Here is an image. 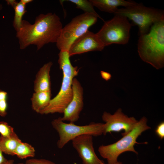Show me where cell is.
Here are the masks:
<instances>
[{"label":"cell","instance_id":"obj_1","mask_svg":"<svg viewBox=\"0 0 164 164\" xmlns=\"http://www.w3.org/2000/svg\"><path fill=\"white\" fill-rule=\"evenodd\" d=\"M62 28L59 17L52 13L40 14L36 17L33 24L22 20L16 33L20 48L23 50L34 45L39 50L46 44L56 43Z\"/></svg>","mask_w":164,"mask_h":164},{"label":"cell","instance_id":"obj_2","mask_svg":"<svg viewBox=\"0 0 164 164\" xmlns=\"http://www.w3.org/2000/svg\"><path fill=\"white\" fill-rule=\"evenodd\" d=\"M138 51L144 62L159 69L164 64V20L153 25L148 33L139 36Z\"/></svg>","mask_w":164,"mask_h":164},{"label":"cell","instance_id":"obj_3","mask_svg":"<svg viewBox=\"0 0 164 164\" xmlns=\"http://www.w3.org/2000/svg\"><path fill=\"white\" fill-rule=\"evenodd\" d=\"M147 122L146 118L143 117L130 132L120 140L113 144L100 146L98 151L100 155L107 160L108 164H114L118 162V157L123 152L130 151L138 154L134 146L135 144L139 143L137 139L142 133L150 129Z\"/></svg>","mask_w":164,"mask_h":164},{"label":"cell","instance_id":"obj_4","mask_svg":"<svg viewBox=\"0 0 164 164\" xmlns=\"http://www.w3.org/2000/svg\"><path fill=\"white\" fill-rule=\"evenodd\" d=\"M114 14L124 16L131 20L138 26L139 36L148 33L154 24L164 20L163 11L145 6L141 4L118 8Z\"/></svg>","mask_w":164,"mask_h":164},{"label":"cell","instance_id":"obj_5","mask_svg":"<svg viewBox=\"0 0 164 164\" xmlns=\"http://www.w3.org/2000/svg\"><path fill=\"white\" fill-rule=\"evenodd\" d=\"M99 18V15L85 13L77 16L69 23L63 27L56 42L57 48L60 51H67L73 42L80 37L95 24Z\"/></svg>","mask_w":164,"mask_h":164},{"label":"cell","instance_id":"obj_6","mask_svg":"<svg viewBox=\"0 0 164 164\" xmlns=\"http://www.w3.org/2000/svg\"><path fill=\"white\" fill-rule=\"evenodd\" d=\"M107 21L96 34L103 46L113 44L124 45L128 43L132 24L126 17L114 15Z\"/></svg>","mask_w":164,"mask_h":164},{"label":"cell","instance_id":"obj_7","mask_svg":"<svg viewBox=\"0 0 164 164\" xmlns=\"http://www.w3.org/2000/svg\"><path fill=\"white\" fill-rule=\"evenodd\" d=\"M51 125L59 135L57 145L60 149L78 136L86 134L97 136L103 134L104 130V123L92 122L87 125L80 126L73 122L65 123L61 117L53 119Z\"/></svg>","mask_w":164,"mask_h":164},{"label":"cell","instance_id":"obj_8","mask_svg":"<svg viewBox=\"0 0 164 164\" xmlns=\"http://www.w3.org/2000/svg\"><path fill=\"white\" fill-rule=\"evenodd\" d=\"M104 123L103 134L108 133L119 132L122 131L124 136L130 132L135 126L138 121L134 117H128L124 114L121 108H119L113 114L104 111L102 116Z\"/></svg>","mask_w":164,"mask_h":164},{"label":"cell","instance_id":"obj_9","mask_svg":"<svg viewBox=\"0 0 164 164\" xmlns=\"http://www.w3.org/2000/svg\"><path fill=\"white\" fill-rule=\"evenodd\" d=\"M73 78L63 75L62 84L58 93L53 99H51L48 105L39 114H47L55 113H63L73 97L72 84Z\"/></svg>","mask_w":164,"mask_h":164},{"label":"cell","instance_id":"obj_10","mask_svg":"<svg viewBox=\"0 0 164 164\" xmlns=\"http://www.w3.org/2000/svg\"><path fill=\"white\" fill-rule=\"evenodd\" d=\"M72 141L73 147L81 159L83 164H105L98 158L95 152L92 136L83 135Z\"/></svg>","mask_w":164,"mask_h":164},{"label":"cell","instance_id":"obj_11","mask_svg":"<svg viewBox=\"0 0 164 164\" xmlns=\"http://www.w3.org/2000/svg\"><path fill=\"white\" fill-rule=\"evenodd\" d=\"M72 88L73 95L72 99L65 109L61 118L63 121L74 123L78 121L83 106V89L80 83L76 78L72 80Z\"/></svg>","mask_w":164,"mask_h":164},{"label":"cell","instance_id":"obj_12","mask_svg":"<svg viewBox=\"0 0 164 164\" xmlns=\"http://www.w3.org/2000/svg\"><path fill=\"white\" fill-rule=\"evenodd\" d=\"M104 47L96 33L88 30L73 42L68 52L70 57L89 51H101Z\"/></svg>","mask_w":164,"mask_h":164},{"label":"cell","instance_id":"obj_13","mask_svg":"<svg viewBox=\"0 0 164 164\" xmlns=\"http://www.w3.org/2000/svg\"><path fill=\"white\" fill-rule=\"evenodd\" d=\"M52 62L44 64L39 69L34 81L35 92L51 91L50 72Z\"/></svg>","mask_w":164,"mask_h":164},{"label":"cell","instance_id":"obj_14","mask_svg":"<svg viewBox=\"0 0 164 164\" xmlns=\"http://www.w3.org/2000/svg\"><path fill=\"white\" fill-rule=\"evenodd\" d=\"M94 6L101 11L114 13L118 7H126L137 5L133 1L124 0H90Z\"/></svg>","mask_w":164,"mask_h":164},{"label":"cell","instance_id":"obj_15","mask_svg":"<svg viewBox=\"0 0 164 164\" xmlns=\"http://www.w3.org/2000/svg\"><path fill=\"white\" fill-rule=\"evenodd\" d=\"M58 56V62L63 75L75 78L78 74L79 69L77 67H73L72 65L68 51H60Z\"/></svg>","mask_w":164,"mask_h":164},{"label":"cell","instance_id":"obj_16","mask_svg":"<svg viewBox=\"0 0 164 164\" xmlns=\"http://www.w3.org/2000/svg\"><path fill=\"white\" fill-rule=\"evenodd\" d=\"M51 95V91L35 92L31 98L32 109L39 113L48 105Z\"/></svg>","mask_w":164,"mask_h":164},{"label":"cell","instance_id":"obj_17","mask_svg":"<svg viewBox=\"0 0 164 164\" xmlns=\"http://www.w3.org/2000/svg\"><path fill=\"white\" fill-rule=\"evenodd\" d=\"M21 141L15 133L9 138L0 136V145L2 150L3 153L8 155H15V150Z\"/></svg>","mask_w":164,"mask_h":164},{"label":"cell","instance_id":"obj_18","mask_svg":"<svg viewBox=\"0 0 164 164\" xmlns=\"http://www.w3.org/2000/svg\"><path fill=\"white\" fill-rule=\"evenodd\" d=\"M35 155L34 147L29 144L22 141L18 145L15 152V155L21 159L33 157Z\"/></svg>","mask_w":164,"mask_h":164},{"label":"cell","instance_id":"obj_19","mask_svg":"<svg viewBox=\"0 0 164 164\" xmlns=\"http://www.w3.org/2000/svg\"><path fill=\"white\" fill-rule=\"evenodd\" d=\"M26 5L21 2H17L13 7L15 11V15L13 26L16 32H18L21 27L22 22V18L26 12Z\"/></svg>","mask_w":164,"mask_h":164},{"label":"cell","instance_id":"obj_20","mask_svg":"<svg viewBox=\"0 0 164 164\" xmlns=\"http://www.w3.org/2000/svg\"><path fill=\"white\" fill-rule=\"evenodd\" d=\"M65 1L74 3L77 8L81 9L85 13L99 15L94 9V6L90 0H68Z\"/></svg>","mask_w":164,"mask_h":164},{"label":"cell","instance_id":"obj_21","mask_svg":"<svg viewBox=\"0 0 164 164\" xmlns=\"http://www.w3.org/2000/svg\"><path fill=\"white\" fill-rule=\"evenodd\" d=\"M15 132L14 128L6 122H0V136L5 138H9L12 136Z\"/></svg>","mask_w":164,"mask_h":164},{"label":"cell","instance_id":"obj_22","mask_svg":"<svg viewBox=\"0 0 164 164\" xmlns=\"http://www.w3.org/2000/svg\"><path fill=\"white\" fill-rule=\"evenodd\" d=\"M25 164H56L54 162L43 159H31L26 161Z\"/></svg>","mask_w":164,"mask_h":164},{"label":"cell","instance_id":"obj_23","mask_svg":"<svg viewBox=\"0 0 164 164\" xmlns=\"http://www.w3.org/2000/svg\"><path fill=\"white\" fill-rule=\"evenodd\" d=\"M7 108V99L0 100V116L3 117L6 115Z\"/></svg>","mask_w":164,"mask_h":164},{"label":"cell","instance_id":"obj_24","mask_svg":"<svg viewBox=\"0 0 164 164\" xmlns=\"http://www.w3.org/2000/svg\"><path fill=\"white\" fill-rule=\"evenodd\" d=\"M155 132L157 136L161 139L164 138V122L162 121L159 123L155 130Z\"/></svg>","mask_w":164,"mask_h":164},{"label":"cell","instance_id":"obj_25","mask_svg":"<svg viewBox=\"0 0 164 164\" xmlns=\"http://www.w3.org/2000/svg\"><path fill=\"white\" fill-rule=\"evenodd\" d=\"M3 152L0 145V164H2L7 160V159H5L3 156Z\"/></svg>","mask_w":164,"mask_h":164},{"label":"cell","instance_id":"obj_26","mask_svg":"<svg viewBox=\"0 0 164 164\" xmlns=\"http://www.w3.org/2000/svg\"><path fill=\"white\" fill-rule=\"evenodd\" d=\"M102 77L106 80H109L111 77V74L107 72L101 71V72Z\"/></svg>","mask_w":164,"mask_h":164},{"label":"cell","instance_id":"obj_27","mask_svg":"<svg viewBox=\"0 0 164 164\" xmlns=\"http://www.w3.org/2000/svg\"><path fill=\"white\" fill-rule=\"evenodd\" d=\"M7 99V93L6 92L0 90V100Z\"/></svg>","mask_w":164,"mask_h":164},{"label":"cell","instance_id":"obj_28","mask_svg":"<svg viewBox=\"0 0 164 164\" xmlns=\"http://www.w3.org/2000/svg\"><path fill=\"white\" fill-rule=\"evenodd\" d=\"M7 3L9 5H11L12 7L17 3V2L14 0H6Z\"/></svg>","mask_w":164,"mask_h":164},{"label":"cell","instance_id":"obj_29","mask_svg":"<svg viewBox=\"0 0 164 164\" xmlns=\"http://www.w3.org/2000/svg\"><path fill=\"white\" fill-rule=\"evenodd\" d=\"M32 1V0H21L20 2L22 4L26 5L27 4Z\"/></svg>","mask_w":164,"mask_h":164},{"label":"cell","instance_id":"obj_30","mask_svg":"<svg viewBox=\"0 0 164 164\" xmlns=\"http://www.w3.org/2000/svg\"><path fill=\"white\" fill-rule=\"evenodd\" d=\"M14 160L12 159L7 160L2 164H14Z\"/></svg>","mask_w":164,"mask_h":164},{"label":"cell","instance_id":"obj_31","mask_svg":"<svg viewBox=\"0 0 164 164\" xmlns=\"http://www.w3.org/2000/svg\"><path fill=\"white\" fill-rule=\"evenodd\" d=\"M114 164H122V163L121 162L118 161L117 162Z\"/></svg>","mask_w":164,"mask_h":164},{"label":"cell","instance_id":"obj_32","mask_svg":"<svg viewBox=\"0 0 164 164\" xmlns=\"http://www.w3.org/2000/svg\"><path fill=\"white\" fill-rule=\"evenodd\" d=\"M14 164H25L22 163H16V164L14 163Z\"/></svg>","mask_w":164,"mask_h":164}]
</instances>
